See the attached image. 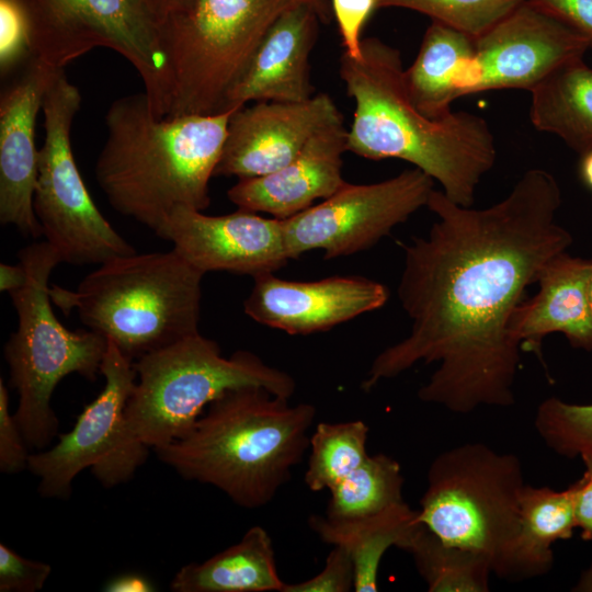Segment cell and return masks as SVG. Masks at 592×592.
Instances as JSON below:
<instances>
[{
    "label": "cell",
    "instance_id": "6da1fadb",
    "mask_svg": "<svg viewBox=\"0 0 592 592\" xmlns=\"http://www.w3.org/2000/svg\"><path fill=\"white\" fill-rule=\"evenodd\" d=\"M560 205L559 184L543 169L524 172L486 208L433 190L426 207L437 220L403 247L397 287L410 332L377 354L361 388L437 363L418 391L421 401L458 414L512 406L521 348L510 323L546 262L572 244L556 220Z\"/></svg>",
    "mask_w": 592,
    "mask_h": 592
},
{
    "label": "cell",
    "instance_id": "7a4b0ae2",
    "mask_svg": "<svg viewBox=\"0 0 592 592\" xmlns=\"http://www.w3.org/2000/svg\"><path fill=\"white\" fill-rule=\"evenodd\" d=\"M339 75L354 102L348 151L371 160L400 159L440 183L458 205L475 202L497 148L487 121L466 111L433 119L410 100L400 52L377 37L362 39L361 56L344 52Z\"/></svg>",
    "mask_w": 592,
    "mask_h": 592
},
{
    "label": "cell",
    "instance_id": "3957f363",
    "mask_svg": "<svg viewBox=\"0 0 592 592\" xmlns=\"http://www.w3.org/2000/svg\"><path fill=\"white\" fill-rule=\"evenodd\" d=\"M232 112L159 117L145 91L113 101L95 163L107 202L157 236L175 208L205 210Z\"/></svg>",
    "mask_w": 592,
    "mask_h": 592
},
{
    "label": "cell",
    "instance_id": "277c9868",
    "mask_svg": "<svg viewBox=\"0 0 592 592\" xmlns=\"http://www.w3.org/2000/svg\"><path fill=\"white\" fill-rule=\"evenodd\" d=\"M311 403L260 386L227 390L185 437L155 449L182 478L209 485L244 509L270 503L309 448Z\"/></svg>",
    "mask_w": 592,
    "mask_h": 592
},
{
    "label": "cell",
    "instance_id": "5b68a950",
    "mask_svg": "<svg viewBox=\"0 0 592 592\" xmlns=\"http://www.w3.org/2000/svg\"><path fill=\"white\" fill-rule=\"evenodd\" d=\"M203 276L173 248L134 252L100 264L75 289L53 285L49 294L135 362L200 332Z\"/></svg>",
    "mask_w": 592,
    "mask_h": 592
},
{
    "label": "cell",
    "instance_id": "8992f818",
    "mask_svg": "<svg viewBox=\"0 0 592 592\" xmlns=\"http://www.w3.org/2000/svg\"><path fill=\"white\" fill-rule=\"evenodd\" d=\"M27 272L23 287L10 293L18 328L4 345L10 385L19 395L14 418L30 448H45L58 432L52 397L59 382L78 374L95 380L107 339L88 329L72 331L57 319L49 277L61 263L46 241L33 242L18 253Z\"/></svg>",
    "mask_w": 592,
    "mask_h": 592
},
{
    "label": "cell",
    "instance_id": "52a82bcc",
    "mask_svg": "<svg viewBox=\"0 0 592 592\" xmlns=\"http://www.w3.org/2000/svg\"><path fill=\"white\" fill-rule=\"evenodd\" d=\"M134 367L126 428L153 451L191 433L208 405L227 390L260 386L289 399L296 390L288 373L246 350L225 357L218 343L200 332L141 356Z\"/></svg>",
    "mask_w": 592,
    "mask_h": 592
},
{
    "label": "cell",
    "instance_id": "ba28073f",
    "mask_svg": "<svg viewBox=\"0 0 592 592\" xmlns=\"http://www.w3.org/2000/svg\"><path fill=\"white\" fill-rule=\"evenodd\" d=\"M524 486L515 454L460 444L432 460L418 517L443 542L486 556L492 572L504 579Z\"/></svg>",
    "mask_w": 592,
    "mask_h": 592
},
{
    "label": "cell",
    "instance_id": "9c48e42d",
    "mask_svg": "<svg viewBox=\"0 0 592 592\" xmlns=\"http://www.w3.org/2000/svg\"><path fill=\"white\" fill-rule=\"evenodd\" d=\"M300 0H189L160 22L166 117L221 112L225 95L272 23Z\"/></svg>",
    "mask_w": 592,
    "mask_h": 592
},
{
    "label": "cell",
    "instance_id": "30bf717a",
    "mask_svg": "<svg viewBox=\"0 0 592 592\" xmlns=\"http://www.w3.org/2000/svg\"><path fill=\"white\" fill-rule=\"evenodd\" d=\"M34 58L54 69L98 48L112 49L137 70L155 114L166 117L170 79L160 23L146 0H19Z\"/></svg>",
    "mask_w": 592,
    "mask_h": 592
},
{
    "label": "cell",
    "instance_id": "8fae6325",
    "mask_svg": "<svg viewBox=\"0 0 592 592\" xmlns=\"http://www.w3.org/2000/svg\"><path fill=\"white\" fill-rule=\"evenodd\" d=\"M81 100L64 69L57 70L43 101L45 138L33 207L61 263L100 265L136 251L99 210L77 167L70 132Z\"/></svg>",
    "mask_w": 592,
    "mask_h": 592
},
{
    "label": "cell",
    "instance_id": "7c38bea8",
    "mask_svg": "<svg viewBox=\"0 0 592 592\" xmlns=\"http://www.w3.org/2000/svg\"><path fill=\"white\" fill-rule=\"evenodd\" d=\"M100 374L104 387L71 431L52 448L30 455L27 469L45 498H68L73 479L87 468L105 488L127 482L147 459L150 448L126 428L125 410L137 378L134 361L107 340Z\"/></svg>",
    "mask_w": 592,
    "mask_h": 592
},
{
    "label": "cell",
    "instance_id": "4fadbf2b",
    "mask_svg": "<svg viewBox=\"0 0 592 592\" xmlns=\"http://www.w3.org/2000/svg\"><path fill=\"white\" fill-rule=\"evenodd\" d=\"M433 186L418 168L375 183L346 182L328 198L282 219L287 254L293 260L322 250L328 260L367 250L426 207Z\"/></svg>",
    "mask_w": 592,
    "mask_h": 592
},
{
    "label": "cell",
    "instance_id": "5bb4252c",
    "mask_svg": "<svg viewBox=\"0 0 592 592\" xmlns=\"http://www.w3.org/2000/svg\"><path fill=\"white\" fill-rule=\"evenodd\" d=\"M476 93L502 89L532 91L560 66L590 49L579 33L524 0L475 38Z\"/></svg>",
    "mask_w": 592,
    "mask_h": 592
},
{
    "label": "cell",
    "instance_id": "9a60e30c",
    "mask_svg": "<svg viewBox=\"0 0 592 592\" xmlns=\"http://www.w3.org/2000/svg\"><path fill=\"white\" fill-rule=\"evenodd\" d=\"M158 237L171 241L173 249L204 274L224 271L254 278L275 273L291 260L283 220L241 208L213 216L178 207Z\"/></svg>",
    "mask_w": 592,
    "mask_h": 592
},
{
    "label": "cell",
    "instance_id": "2e32d148",
    "mask_svg": "<svg viewBox=\"0 0 592 592\" xmlns=\"http://www.w3.org/2000/svg\"><path fill=\"white\" fill-rule=\"evenodd\" d=\"M341 122L343 115L327 93L301 102L246 104L229 118L214 175L243 180L270 174L291 162L319 130Z\"/></svg>",
    "mask_w": 592,
    "mask_h": 592
},
{
    "label": "cell",
    "instance_id": "e0dca14e",
    "mask_svg": "<svg viewBox=\"0 0 592 592\" xmlns=\"http://www.w3.org/2000/svg\"><path fill=\"white\" fill-rule=\"evenodd\" d=\"M388 298L384 284L363 276L300 282L266 273L253 278L243 310L260 325L292 335H306L328 331L377 310Z\"/></svg>",
    "mask_w": 592,
    "mask_h": 592
},
{
    "label": "cell",
    "instance_id": "ac0fdd59",
    "mask_svg": "<svg viewBox=\"0 0 592 592\" xmlns=\"http://www.w3.org/2000/svg\"><path fill=\"white\" fill-rule=\"evenodd\" d=\"M54 69L32 59L0 96V223L23 236H43L33 207L39 150L35 124Z\"/></svg>",
    "mask_w": 592,
    "mask_h": 592
},
{
    "label": "cell",
    "instance_id": "d6986e66",
    "mask_svg": "<svg viewBox=\"0 0 592 592\" xmlns=\"http://www.w3.org/2000/svg\"><path fill=\"white\" fill-rule=\"evenodd\" d=\"M319 21L307 0L280 14L227 91L221 112L235 111L248 102H301L312 98L309 56Z\"/></svg>",
    "mask_w": 592,
    "mask_h": 592
},
{
    "label": "cell",
    "instance_id": "ffe728a7",
    "mask_svg": "<svg viewBox=\"0 0 592 592\" xmlns=\"http://www.w3.org/2000/svg\"><path fill=\"white\" fill-rule=\"evenodd\" d=\"M346 137L343 122L319 130L286 166L239 180L227 192L229 201L241 209L287 219L328 198L346 183L342 174Z\"/></svg>",
    "mask_w": 592,
    "mask_h": 592
},
{
    "label": "cell",
    "instance_id": "44dd1931",
    "mask_svg": "<svg viewBox=\"0 0 592 592\" xmlns=\"http://www.w3.org/2000/svg\"><path fill=\"white\" fill-rule=\"evenodd\" d=\"M592 260L556 254L539 272L537 294L515 309L510 331L522 351L542 358L543 339L562 333L576 349L592 351Z\"/></svg>",
    "mask_w": 592,
    "mask_h": 592
},
{
    "label": "cell",
    "instance_id": "7402d4cb",
    "mask_svg": "<svg viewBox=\"0 0 592 592\" xmlns=\"http://www.w3.org/2000/svg\"><path fill=\"white\" fill-rule=\"evenodd\" d=\"M407 93L425 116L437 119L452 112V102L476 93L479 75L475 38L432 21L413 62L405 68Z\"/></svg>",
    "mask_w": 592,
    "mask_h": 592
},
{
    "label": "cell",
    "instance_id": "603a6c76",
    "mask_svg": "<svg viewBox=\"0 0 592 592\" xmlns=\"http://www.w3.org/2000/svg\"><path fill=\"white\" fill-rule=\"evenodd\" d=\"M421 525L418 511L405 501L357 519L337 521L326 515L309 517V527L323 543L340 546L350 555L356 592L378 590L383 556L392 546L405 550Z\"/></svg>",
    "mask_w": 592,
    "mask_h": 592
},
{
    "label": "cell",
    "instance_id": "cb8c5ba5",
    "mask_svg": "<svg viewBox=\"0 0 592 592\" xmlns=\"http://www.w3.org/2000/svg\"><path fill=\"white\" fill-rule=\"evenodd\" d=\"M284 585L272 538L259 525L213 557L185 565L170 582L174 592H282Z\"/></svg>",
    "mask_w": 592,
    "mask_h": 592
},
{
    "label": "cell",
    "instance_id": "d4e9b609",
    "mask_svg": "<svg viewBox=\"0 0 592 592\" xmlns=\"http://www.w3.org/2000/svg\"><path fill=\"white\" fill-rule=\"evenodd\" d=\"M576 527L570 487L555 490L525 485L520 499V528L504 580H527L547 573L554 565L551 546L572 537Z\"/></svg>",
    "mask_w": 592,
    "mask_h": 592
},
{
    "label": "cell",
    "instance_id": "484cf974",
    "mask_svg": "<svg viewBox=\"0 0 592 592\" xmlns=\"http://www.w3.org/2000/svg\"><path fill=\"white\" fill-rule=\"evenodd\" d=\"M534 127L562 139L582 155L592 148V68L571 60L531 91Z\"/></svg>",
    "mask_w": 592,
    "mask_h": 592
},
{
    "label": "cell",
    "instance_id": "4316f807",
    "mask_svg": "<svg viewBox=\"0 0 592 592\" xmlns=\"http://www.w3.org/2000/svg\"><path fill=\"white\" fill-rule=\"evenodd\" d=\"M430 592H488L492 567L480 553L443 542L423 524L407 547Z\"/></svg>",
    "mask_w": 592,
    "mask_h": 592
},
{
    "label": "cell",
    "instance_id": "83f0119b",
    "mask_svg": "<svg viewBox=\"0 0 592 592\" xmlns=\"http://www.w3.org/2000/svg\"><path fill=\"white\" fill-rule=\"evenodd\" d=\"M400 464L386 454L368 457L330 491L326 516L351 520L378 513L402 502Z\"/></svg>",
    "mask_w": 592,
    "mask_h": 592
},
{
    "label": "cell",
    "instance_id": "f1b7e54d",
    "mask_svg": "<svg viewBox=\"0 0 592 592\" xmlns=\"http://www.w3.org/2000/svg\"><path fill=\"white\" fill-rule=\"evenodd\" d=\"M368 426L362 420L320 422L309 440L305 483L314 492L331 490L367 457Z\"/></svg>",
    "mask_w": 592,
    "mask_h": 592
},
{
    "label": "cell",
    "instance_id": "f546056e",
    "mask_svg": "<svg viewBox=\"0 0 592 592\" xmlns=\"http://www.w3.org/2000/svg\"><path fill=\"white\" fill-rule=\"evenodd\" d=\"M534 425L542 441L557 455L592 459V403L549 397L539 403Z\"/></svg>",
    "mask_w": 592,
    "mask_h": 592
},
{
    "label": "cell",
    "instance_id": "4dcf8cb0",
    "mask_svg": "<svg viewBox=\"0 0 592 592\" xmlns=\"http://www.w3.org/2000/svg\"><path fill=\"white\" fill-rule=\"evenodd\" d=\"M524 0H376V9L402 8L425 14L477 38Z\"/></svg>",
    "mask_w": 592,
    "mask_h": 592
},
{
    "label": "cell",
    "instance_id": "1f68e13d",
    "mask_svg": "<svg viewBox=\"0 0 592 592\" xmlns=\"http://www.w3.org/2000/svg\"><path fill=\"white\" fill-rule=\"evenodd\" d=\"M34 53L25 12L19 0H0V72L24 68Z\"/></svg>",
    "mask_w": 592,
    "mask_h": 592
},
{
    "label": "cell",
    "instance_id": "d6a6232c",
    "mask_svg": "<svg viewBox=\"0 0 592 592\" xmlns=\"http://www.w3.org/2000/svg\"><path fill=\"white\" fill-rule=\"evenodd\" d=\"M52 573V567L42 561L20 556L0 544V592L39 591Z\"/></svg>",
    "mask_w": 592,
    "mask_h": 592
},
{
    "label": "cell",
    "instance_id": "836d02e7",
    "mask_svg": "<svg viewBox=\"0 0 592 592\" xmlns=\"http://www.w3.org/2000/svg\"><path fill=\"white\" fill-rule=\"evenodd\" d=\"M354 590V566L348 551L332 546L325 567L310 579L285 583L282 592H348Z\"/></svg>",
    "mask_w": 592,
    "mask_h": 592
},
{
    "label": "cell",
    "instance_id": "e575fe53",
    "mask_svg": "<svg viewBox=\"0 0 592 592\" xmlns=\"http://www.w3.org/2000/svg\"><path fill=\"white\" fill-rule=\"evenodd\" d=\"M30 448L22 431L9 409V391L0 378V470L2 474H18L29 467Z\"/></svg>",
    "mask_w": 592,
    "mask_h": 592
},
{
    "label": "cell",
    "instance_id": "d590c367",
    "mask_svg": "<svg viewBox=\"0 0 592 592\" xmlns=\"http://www.w3.org/2000/svg\"><path fill=\"white\" fill-rule=\"evenodd\" d=\"M344 53L352 58L361 56L362 31L376 10V0H331Z\"/></svg>",
    "mask_w": 592,
    "mask_h": 592
},
{
    "label": "cell",
    "instance_id": "8d00e7d4",
    "mask_svg": "<svg viewBox=\"0 0 592 592\" xmlns=\"http://www.w3.org/2000/svg\"><path fill=\"white\" fill-rule=\"evenodd\" d=\"M579 33L592 49V0H530Z\"/></svg>",
    "mask_w": 592,
    "mask_h": 592
},
{
    "label": "cell",
    "instance_id": "74e56055",
    "mask_svg": "<svg viewBox=\"0 0 592 592\" xmlns=\"http://www.w3.org/2000/svg\"><path fill=\"white\" fill-rule=\"evenodd\" d=\"M584 471L570 487L576 526L583 540L592 542V459L582 458Z\"/></svg>",
    "mask_w": 592,
    "mask_h": 592
},
{
    "label": "cell",
    "instance_id": "f35d334b",
    "mask_svg": "<svg viewBox=\"0 0 592 592\" xmlns=\"http://www.w3.org/2000/svg\"><path fill=\"white\" fill-rule=\"evenodd\" d=\"M153 590L155 587L148 579L135 573L116 577L104 587V591L109 592H149Z\"/></svg>",
    "mask_w": 592,
    "mask_h": 592
},
{
    "label": "cell",
    "instance_id": "ab89813d",
    "mask_svg": "<svg viewBox=\"0 0 592 592\" xmlns=\"http://www.w3.org/2000/svg\"><path fill=\"white\" fill-rule=\"evenodd\" d=\"M27 281V272L24 265L18 264H0V291L12 293L25 285Z\"/></svg>",
    "mask_w": 592,
    "mask_h": 592
},
{
    "label": "cell",
    "instance_id": "60d3db41",
    "mask_svg": "<svg viewBox=\"0 0 592 592\" xmlns=\"http://www.w3.org/2000/svg\"><path fill=\"white\" fill-rule=\"evenodd\" d=\"M157 16L159 23L189 0H146Z\"/></svg>",
    "mask_w": 592,
    "mask_h": 592
},
{
    "label": "cell",
    "instance_id": "b9f144b4",
    "mask_svg": "<svg viewBox=\"0 0 592 592\" xmlns=\"http://www.w3.org/2000/svg\"><path fill=\"white\" fill-rule=\"evenodd\" d=\"M579 177L582 183L592 191V148L581 155Z\"/></svg>",
    "mask_w": 592,
    "mask_h": 592
},
{
    "label": "cell",
    "instance_id": "7bdbcfd3",
    "mask_svg": "<svg viewBox=\"0 0 592 592\" xmlns=\"http://www.w3.org/2000/svg\"><path fill=\"white\" fill-rule=\"evenodd\" d=\"M316 9L320 21L328 23L332 18L331 3L329 0H307Z\"/></svg>",
    "mask_w": 592,
    "mask_h": 592
},
{
    "label": "cell",
    "instance_id": "ee69618b",
    "mask_svg": "<svg viewBox=\"0 0 592 592\" xmlns=\"http://www.w3.org/2000/svg\"><path fill=\"white\" fill-rule=\"evenodd\" d=\"M572 591L592 592V563L581 573Z\"/></svg>",
    "mask_w": 592,
    "mask_h": 592
},
{
    "label": "cell",
    "instance_id": "f6af8a7d",
    "mask_svg": "<svg viewBox=\"0 0 592 592\" xmlns=\"http://www.w3.org/2000/svg\"><path fill=\"white\" fill-rule=\"evenodd\" d=\"M590 299H591V306H592V275L590 278Z\"/></svg>",
    "mask_w": 592,
    "mask_h": 592
}]
</instances>
